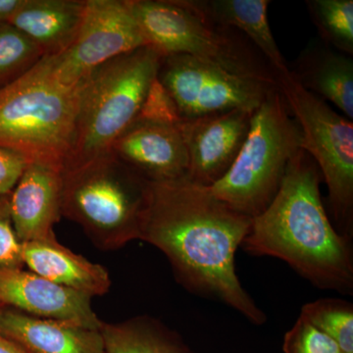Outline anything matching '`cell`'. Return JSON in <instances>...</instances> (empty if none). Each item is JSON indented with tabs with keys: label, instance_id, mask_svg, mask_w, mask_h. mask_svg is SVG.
<instances>
[{
	"label": "cell",
	"instance_id": "1",
	"mask_svg": "<svg viewBox=\"0 0 353 353\" xmlns=\"http://www.w3.org/2000/svg\"><path fill=\"white\" fill-rule=\"evenodd\" d=\"M252 219L189 178L150 183L139 240L164 253L176 281L199 296L227 304L254 325L266 315L243 289L234 257Z\"/></svg>",
	"mask_w": 353,
	"mask_h": 353
},
{
	"label": "cell",
	"instance_id": "2",
	"mask_svg": "<svg viewBox=\"0 0 353 353\" xmlns=\"http://www.w3.org/2000/svg\"><path fill=\"white\" fill-rule=\"evenodd\" d=\"M321 173L301 150L290 160L277 194L253 218L241 248L255 256L283 260L322 290L353 292L350 239L334 229L320 192Z\"/></svg>",
	"mask_w": 353,
	"mask_h": 353
},
{
	"label": "cell",
	"instance_id": "3",
	"mask_svg": "<svg viewBox=\"0 0 353 353\" xmlns=\"http://www.w3.org/2000/svg\"><path fill=\"white\" fill-rule=\"evenodd\" d=\"M85 81L66 87L34 65L19 80L1 88L0 148L20 155L27 163L63 171Z\"/></svg>",
	"mask_w": 353,
	"mask_h": 353
},
{
	"label": "cell",
	"instance_id": "4",
	"mask_svg": "<svg viewBox=\"0 0 353 353\" xmlns=\"http://www.w3.org/2000/svg\"><path fill=\"white\" fill-rule=\"evenodd\" d=\"M150 182L112 153L62 171V216L82 227L99 250L139 240Z\"/></svg>",
	"mask_w": 353,
	"mask_h": 353
},
{
	"label": "cell",
	"instance_id": "5",
	"mask_svg": "<svg viewBox=\"0 0 353 353\" xmlns=\"http://www.w3.org/2000/svg\"><path fill=\"white\" fill-rule=\"evenodd\" d=\"M161 57L143 46L109 60L90 74L83 85L75 138L63 171L108 153L138 119Z\"/></svg>",
	"mask_w": 353,
	"mask_h": 353
},
{
	"label": "cell",
	"instance_id": "6",
	"mask_svg": "<svg viewBox=\"0 0 353 353\" xmlns=\"http://www.w3.org/2000/svg\"><path fill=\"white\" fill-rule=\"evenodd\" d=\"M303 150V132L277 88L252 114L250 131L230 170L209 188L216 197L248 217L268 208L290 160Z\"/></svg>",
	"mask_w": 353,
	"mask_h": 353
},
{
	"label": "cell",
	"instance_id": "7",
	"mask_svg": "<svg viewBox=\"0 0 353 353\" xmlns=\"http://www.w3.org/2000/svg\"><path fill=\"white\" fill-rule=\"evenodd\" d=\"M146 46L161 57L189 55L234 75L279 87V76L241 32L211 24L180 0H128Z\"/></svg>",
	"mask_w": 353,
	"mask_h": 353
},
{
	"label": "cell",
	"instance_id": "8",
	"mask_svg": "<svg viewBox=\"0 0 353 353\" xmlns=\"http://www.w3.org/2000/svg\"><path fill=\"white\" fill-rule=\"evenodd\" d=\"M279 88L303 132V150L312 158L328 185L336 231L353 233V123L308 92L292 74L279 78Z\"/></svg>",
	"mask_w": 353,
	"mask_h": 353
},
{
	"label": "cell",
	"instance_id": "9",
	"mask_svg": "<svg viewBox=\"0 0 353 353\" xmlns=\"http://www.w3.org/2000/svg\"><path fill=\"white\" fill-rule=\"evenodd\" d=\"M146 46L128 0H87L78 36L68 50L36 64L53 80L75 87L102 64Z\"/></svg>",
	"mask_w": 353,
	"mask_h": 353
},
{
	"label": "cell",
	"instance_id": "10",
	"mask_svg": "<svg viewBox=\"0 0 353 353\" xmlns=\"http://www.w3.org/2000/svg\"><path fill=\"white\" fill-rule=\"evenodd\" d=\"M157 79L170 95L182 121L236 109L255 111L279 88L234 75L185 54L162 57Z\"/></svg>",
	"mask_w": 353,
	"mask_h": 353
},
{
	"label": "cell",
	"instance_id": "11",
	"mask_svg": "<svg viewBox=\"0 0 353 353\" xmlns=\"http://www.w3.org/2000/svg\"><path fill=\"white\" fill-rule=\"evenodd\" d=\"M253 112L236 109L182 121L190 180L210 188L226 175L243 148Z\"/></svg>",
	"mask_w": 353,
	"mask_h": 353
},
{
	"label": "cell",
	"instance_id": "12",
	"mask_svg": "<svg viewBox=\"0 0 353 353\" xmlns=\"http://www.w3.org/2000/svg\"><path fill=\"white\" fill-rule=\"evenodd\" d=\"M109 152L150 183L173 182L189 176L181 124L137 119Z\"/></svg>",
	"mask_w": 353,
	"mask_h": 353
},
{
	"label": "cell",
	"instance_id": "13",
	"mask_svg": "<svg viewBox=\"0 0 353 353\" xmlns=\"http://www.w3.org/2000/svg\"><path fill=\"white\" fill-rule=\"evenodd\" d=\"M0 306L46 319L101 330L92 297L54 284L24 268H0Z\"/></svg>",
	"mask_w": 353,
	"mask_h": 353
},
{
	"label": "cell",
	"instance_id": "14",
	"mask_svg": "<svg viewBox=\"0 0 353 353\" xmlns=\"http://www.w3.org/2000/svg\"><path fill=\"white\" fill-rule=\"evenodd\" d=\"M11 217L21 243L53 236L62 217V170L27 163L9 196Z\"/></svg>",
	"mask_w": 353,
	"mask_h": 353
},
{
	"label": "cell",
	"instance_id": "15",
	"mask_svg": "<svg viewBox=\"0 0 353 353\" xmlns=\"http://www.w3.org/2000/svg\"><path fill=\"white\" fill-rule=\"evenodd\" d=\"M0 333L25 353H105L101 330L0 306Z\"/></svg>",
	"mask_w": 353,
	"mask_h": 353
},
{
	"label": "cell",
	"instance_id": "16",
	"mask_svg": "<svg viewBox=\"0 0 353 353\" xmlns=\"http://www.w3.org/2000/svg\"><path fill=\"white\" fill-rule=\"evenodd\" d=\"M23 261L30 271L90 297L102 296L111 288L108 269L70 250L55 234L23 243Z\"/></svg>",
	"mask_w": 353,
	"mask_h": 353
},
{
	"label": "cell",
	"instance_id": "17",
	"mask_svg": "<svg viewBox=\"0 0 353 353\" xmlns=\"http://www.w3.org/2000/svg\"><path fill=\"white\" fill-rule=\"evenodd\" d=\"M180 2L206 22L241 32L263 55L279 78L290 74L289 65L279 50L269 24V0H180Z\"/></svg>",
	"mask_w": 353,
	"mask_h": 353
},
{
	"label": "cell",
	"instance_id": "18",
	"mask_svg": "<svg viewBox=\"0 0 353 353\" xmlns=\"http://www.w3.org/2000/svg\"><path fill=\"white\" fill-rule=\"evenodd\" d=\"M288 68L301 87L332 102L352 121V57L334 50L321 39H312Z\"/></svg>",
	"mask_w": 353,
	"mask_h": 353
},
{
	"label": "cell",
	"instance_id": "19",
	"mask_svg": "<svg viewBox=\"0 0 353 353\" xmlns=\"http://www.w3.org/2000/svg\"><path fill=\"white\" fill-rule=\"evenodd\" d=\"M87 0H26L9 24L20 30L43 52L55 57L75 41Z\"/></svg>",
	"mask_w": 353,
	"mask_h": 353
},
{
	"label": "cell",
	"instance_id": "20",
	"mask_svg": "<svg viewBox=\"0 0 353 353\" xmlns=\"http://www.w3.org/2000/svg\"><path fill=\"white\" fill-rule=\"evenodd\" d=\"M101 333L105 353H196L180 334L150 316L102 322Z\"/></svg>",
	"mask_w": 353,
	"mask_h": 353
},
{
	"label": "cell",
	"instance_id": "21",
	"mask_svg": "<svg viewBox=\"0 0 353 353\" xmlns=\"http://www.w3.org/2000/svg\"><path fill=\"white\" fill-rule=\"evenodd\" d=\"M309 15L320 39L334 50L352 57V0H307Z\"/></svg>",
	"mask_w": 353,
	"mask_h": 353
},
{
	"label": "cell",
	"instance_id": "22",
	"mask_svg": "<svg viewBox=\"0 0 353 353\" xmlns=\"http://www.w3.org/2000/svg\"><path fill=\"white\" fill-rule=\"evenodd\" d=\"M301 317L336 341L343 353H353V305L340 299L304 304Z\"/></svg>",
	"mask_w": 353,
	"mask_h": 353
},
{
	"label": "cell",
	"instance_id": "23",
	"mask_svg": "<svg viewBox=\"0 0 353 353\" xmlns=\"http://www.w3.org/2000/svg\"><path fill=\"white\" fill-rule=\"evenodd\" d=\"M43 52L31 39L9 23H0V90L22 78Z\"/></svg>",
	"mask_w": 353,
	"mask_h": 353
},
{
	"label": "cell",
	"instance_id": "24",
	"mask_svg": "<svg viewBox=\"0 0 353 353\" xmlns=\"http://www.w3.org/2000/svg\"><path fill=\"white\" fill-rule=\"evenodd\" d=\"M285 353H338L340 347L329 336L299 316L285 334Z\"/></svg>",
	"mask_w": 353,
	"mask_h": 353
},
{
	"label": "cell",
	"instance_id": "25",
	"mask_svg": "<svg viewBox=\"0 0 353 353\" xmlns=\"http://www.w3.org/2000/svg\"><path fill=\"white\" fill-rule=\"evenodd\" d=\"M9 196H0V268H24L23 243L14 228Z\"/></svg>",
	"mask_w": 353,
	"mask_h": 353
},
{
	"label": "cell",
	"instance_id": "26",
	"mask_svg": "<svg viewBox=\"0 0 353 353\" xmlns=\"http://www.w3.org/2000/svg\"><path fill=\"white\" fill-rule=\"evenodd\" d=\"M138 119L181 124L182 118L170 95L155 79L143 102Z\"/></svg>",
	"mask_w": 353,
	"mask_h": 353
},
{
	"label": "cell",
	"instance_id": "27",
	"mask_svg": "<svg viewBox=\"0 0 353 353\" xmlns=\"http://www.w3.org/2000/svg\"><path fill=\"white\" fill-rule=\"evenodd\" d=\"M26 165L24 158L0 148V196L12 192Z\"/></svg>",
	"mask_w": 353,
	"mask_h": 353
},
{
	"label": "cell",
	"instance_id": "28",
	"mask_svg": "<svg viewBox=\"0 0 353 353\" xmlns=\"http://www.w3.org/2000/svg\"><path fill=\"white\" fill-rule=\"evenodd\" d=\"M26 0H0V23H9L22 8Z\"/></svg>",
	"mask_w": 353,
	"mask_h": 353
},
{
	"label": "cell",
	"instance_id": "29",
	"mask_svg": "<svg viewBox=\"0 0 353 353\" xmlns=\"http://www.w3.org/2000/svg\"><path fill=\"white\" fill-rule=\"evenodd\" d=\"M0 353H25L13 341L0 333Z\"/></svg>",
	"mask_w": 353,
	"mask_h": 353
},
{
	"label": "cell",
	"instance_id": "30",
	"mask_svg": "<svg viewBox=\"0 0 353 353\" xmlns=\"http://www.w3.org/2000/svg\"><path fill=\"white\" fill-rule=\"evenodd\" d=\"M338 353H343V352H339Z\"/></svg>",
	"mask_w": 353,
	"mask_h": 353
}]
</instances>
